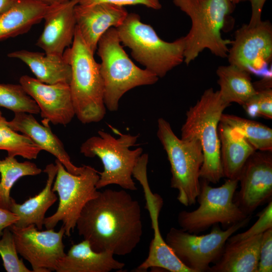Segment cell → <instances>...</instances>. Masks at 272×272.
Returning <instances> with one entry per match:
<instances>
[{
	"instance_id": "1",
	"label": "cell",
	"mask_w": 272,
	"mask_h": 272,
	"mask_svg": "<svg viewBox=\"0 0 272 272\" xmlns=\"http://www.w3.org/2000/svg\"><path fill=\"white\" fill-rule=\"evenodd\" d=\"M142 218L139 202L125 189H106L86 203L76 227L93 250L123 256L141 241Z\"/></svg>"
},
{
	"instance_id": "2",
	"label": "cell",
	"mask_w": 272,
	"mask_h": 272,
	"mask_svg": "<svg viewBox=\"0 0 272 272\" xmlns=\"http://www.w3.org/2000/svg\"><path fill=\"white\" fill-rule=\"evenodd\" d=\"M94 55L76 26L73 43L63 56L71 67L69 85L75 116L83 124L99 122L106 114L100 63Z\"/></svg>"
},
{
	"instance_id": "3",
	"label": "cell",
	"mask_w": 272,
	"mask_h": 272,
	"mask_svg": "<svg viewBox=\"0 0 272 272\" xmlns=\"http://www.w3.org/2000/svg\"><path fill=\"white\" fill-rule=\"evenodd\" d=\"M174 4L191 21L184 37V61L189 64L204 49L217 56L227 57L231 40L224 39L221 31L235 5L231 0H173Z\"/></svg>"
},
{
	"instance_id": "4",
	"label": "cell",
	"mask_w": 272,
	"mask_h": 272,
	"mask_svg": "<svg viewBox=\"0 0 272 272\" xmlns=\"http://www.w3.org/2000/svg\"><path fill=\"white\" fill-rule=\"evenodd\" d=\"M219 91L209 88L186 111L181 129V139L198 140L201 145L203 162L200 178L216 184L224 177L220 157L218 126L224 110L229 106Z\"/></svg>"
},
{
	"instance_id": "5",
	"label": "cell",
	"mask_w": 272,
	"mask_h": 272,
	"mask_svg": "<svg viewBox=\"0 0 272 272\" xmlns=\"http://www.w3.org/2000/svg\"><path fill=\"white\" fill-rule=\"evenodd\" d=\"M97 50L101 60L104 103L110 111L117 110L120 99L130 90L158 81V77L140 68L130 59L121 45L116 28H110L103 34Z\"/></svg>"
},
{
	"instance_id": "6",
	"label": "cell",
	"mask_w": 272,
	"mask_h": 272,
	"mask_svg": "<svg viewBox=\"0 0 272 272\" xmlns=\"http://www.w3.org/2000/svg\"><path fill=\"white\" fill-rule=\"evenodd\" d=\"M116 30L121 43L131 50L132 57L158 78L184 61V37L171 42L164 41L137 14H128Z\"/></svg>"
},
{
	"instance_id": "7",
	"label": "cell",
	"mask_w": 272,
	"mask_h": 272,
	"mask_svg": "<svg viewBox=\"0 0 272 272\" xmlns=\"http://www.w3.org/2000/svg\"><path fill=\"white\" fill-rule=\"evenodd\" d=\"M138 137L139 135L120 134L115 138L100 130L98 135L88 138L82 144L81 154L88 158L98 157L102 163L103 171L99 172L97 189L116 184L125 190H137L132 178V171L143 150L130 148L135 145Z\"/></svg>"
},
{
	"instance_id": "8",
	"label": "cell",
	"mask_w": 272,
	"mask_h": 272,
	"mask_svg": "<svg viewBox=\"0 0 272 272\" xmlns=\"http://www.w3.org/2000/svg\"><path fill=\"white\" fill-rule=\"evenodd\" d=\"M157 135L170 164L171 187L178 190L177 200L185 207L194 205L200 192V171L203 162L200 142L179 139L163 118L158 120Z\"/></svg>"
},
{
	"instance_id": "9",
	"label": "cell",
	"mask_w": 272,
	"mask_h": 272,
	"mask_svg": "<svg viewBox=\"0 0 272 272\" xmlns=\"http://www.w3.org/2000/svg\"><path fill=\"white\" fill-rule=\"evenodd\" d=\"M238 183L237 179H227L221 186L213 187L202 179L196 199L198 207L193 211H182L178 215L181 229L197 234L217 224L227 228L250 217L234 200Z\"/></svg>"
},
{
	"instance_id": "10",
	"label": "cell",
	"mask_w": 272,
	"mask_h": 272,
	"mask_svg": "<svg viewBox=\"0 0 272 272\" xmlns=\"http://www.w3.org/2000/svg\"><path fill=\"white\" fill-rule=\"evenodd\" d=\"M55 164L57 170L52 190L57 192L59 203L55 213L45 218L44 225L46 229H53L61 221L64 235L70 237L85 206L98 195L96 186L99 174L89 165H84L81 173L75 175L67 171L58 160Z\"/></svg>"
},
{
	"instance_id": "11",
	"label": "cell",
	"mask_w": 272,
	"mask_h": 272,
	"mask_svg": "<svg viewBox=\"0 0 272 272\" xmlns=\"http://www.w3.org/2000/svg\"><path fill=\"white\" fill-rule=\"evenodd\" d=\"M250 218V216L226 230L221 229L219 224L214 225L210 233L201 235L172 227L167 233L165 241L192 272L208 271L210 264L216 262L221 256L229 238L245 227Z\"/></svg>"
},
{
	"instance_id": "12",
	"label": "cell",
	"mask_w": 272,
	"mask_h": 272,
	"mask_svg": "<svg viewBox=\"0 0 272 272\" xmlns=\"http://www.w3.org/2000/svg\"><path fill=\"white\" fill-rule=\"evenodd\" d=\"M231 44L227 57L230 64L250 74L272 77L267 69L272 58V26L269 21H261L252 26L243 25Z\"/></svg>"
},
{
	"instance_id": "13",
	"label": "cell",
	"mask_w": 272,
	"mask_h": 272,
	"mask_svg": "<svg viewBox=\"0 0 272 272\" xmlns=\"http://www.w3.org/2000/svg\"><path fill=\"white\" fill-rule=\"evenodd\" d=\"M148 163L147 157H141L133 170L132 176L143 187L146 201V208L149 213L154 235L148 257L135 271H147L150 268H158L171 272H192L178 258L161 235L158 218L163 200L159 194L153 193L151 189L147 176Z\"/></svg>"
},
{
	"instance_id": "14",
	"label": "cell",
	"mask_w": 272,
	"mask_h": 272,
	"mask_svg": "<svg viewBox=\"0 0 272 272\" xmlns=\"http://www.w3.org/2000/svg\"><path fill=\"white\" fill-rule=\"evenodd\" d=\"M18 253L31 265L33 272L55 270L57 261L65 256L62 238L65 230H38L34 224L20 227L11 225Z\"/></svg>"
},
{
	"instance_id": "15",
	"label": "cell",
	"mask_w": 272,
	"mask_h": 272,
	"mask_svg": "<svg viewBox=\"0 0 272 272\" xmlns=\"http://www.w3.org/2000/svg\"><path fill=\"white\" fill-rule=\"evenodd\" d=\"M272 151L256 150L247 159L239 178L234 200L247 215L271 198Z\"/></svg>"
},
{
	"instance_id": "16",
	"label": "cell",
	"mask_w": 272,
	"mask_h": 272,
	"mask_svg": "<svg viewBox=\"0 0 272 272\" xmlns=\"http://www.w3.org/2000/svg\"><path fill=\"white\" fill-rule=\"evenodd\" d=\"M19 83L37 104L43 123L66 125L75 116L69 84H45L28 75Z\"/></svg>"
},
{
	"instance_id": "17",
	"label": "cell",
	"mask_w": 272,
	"mask_h": 272,
	"mask_svg": "<svg viewBox=\"0 0 272 272\" xmlns=\"http://www.w3.org/2000/svg\"><path fill=\"white\" fill-rule=\"evenodd\" d=\"M80 0L50 6L45 14L44 27L36 45L47 54L62 56L72 45L76 28L75 6Z\"/></svg>"
},
{
	"instance_id": "18",
	"label": "cell",
	"mask_w": 272,
	"mask_h": 272,
	"mask_svg": "<svg viewBox=\"0 0 272 272\" xmlns=\"http://www.w3.org/2000/svg\"><path fill=\"white\" fill-rule=\"evenodd\" d=\"M128 14L124 7L108 3L87 6L78 4L75 8L77 27L94 53L103 34L110 28L121 25Z\"/></svg>"
},
{
	"instance_id": "19",
	"label": "cell",
	"mask_w": 272,
	"mask_h": 272,
	"mask_svg": "<svg viewBox=\"0 0 272 272\" xmlns=\"http://www.w3.org/2000/svg\"><path fill=\"white\" fill-rule=\"evenodd\" d=\"M7 124L14 130L29 138L41 150L54 156L70 173L78 175L83 170L84 165L77 167L72 163L63 143L52 132L48 123H40L32 114L15 112L14 118L7 121Z\"/></svg>"
},
{
	"instance_id": "20",
	"label": "cell",
	"mask_w": 272,
	"mask_h": 272,
	"mask_svg": "<svg viewBox=\"0 0 272 272\" xmlns=\"http://www.w3.org/2000/svg\"><path fill=\"white\" fill-rule=\"evenodd\" d=\"M108 251L96 252L89 242L84 239L74 244L67 254L57 261V272H109L120 270L125 264L114 258Z\"/></svg>"
},
{
	"instance_id": "21",
	"label": "cell",
	"mask_w": 272,
	"mask_h": 272,
	"mask_svg": "<svg viewBox=\"0 0 272 272\" xmlns=\"http://www.w3.org/2000/svg\"><path fill=\"white\" fill-rule=\"evenodd\" d=\"M50 7L35 0H12L0 15V41L27 32L43 19Z\"/></svg>"
},
{
	"instance_id": "22",
	"label": "cell",
	"mask_w": 272,
	"mask_h": 272,
	"mask_svg": "<svg viewBox=\"0 0 272 272\" xmlns=\"http://www.w3.org/2000/svg\"><path fill=\"white\" fill-rule=\"evenodd\" d=\"M262 234L233 242L227 241L209 272H257Z\"/></svg>"
},
{
	"instance_id": "23",
	"label": "cell",
	"mask_w": 272,
	"mask_h": 272,
	"mask_svg": "<svg viewBox=\"0 0 272 272\" xmlns=\"http://www.w3.org/2000/svg\"><path fill=\"white\" fill-rule=\"evenodd\" d=\"M218 133L224 177L237 179L249 157L256 150L237 129L220 122Z\"/></svg>"
},
{
	"instance_id": "24",
	"label": "cell",
	"mask_w": 272,
	"mask_h": 272,
	"mask_svg": "<svg viewBox=\"0 0 272 272\" xmlns=\"http://www.w3.org/2000/svg\"><path fill=\"white\" fill-rule=\"evenodd\" d=\"M57 170L55 164L51 163L46 166L43 170L47 176L46 184L38 194L30 197L22 204L17 203L12 198L9 210L19 218L14 224L15 226L23 227L34 224L38 230L42 229L46 212L57 199L52 190Z\"/></svg>"
},
{
	"instance_id": "25",
	"label": "cell",
	"mask_w": 272,
	"mask_h": 272,
	"mask_svg": "<svg viewBox=\"0 0 272 272\" xmlns=\"http://www.w3.org/2000/svg\"><path fill=\"white\" fill-rule=\"evenodd\" d=\"M8 56L25 63L41 82L47 84L70 83L71 67L63 55L22 49L11 52Z\"/></svg>"
},
{
	"instance_id": "26",
	"label": "cell",
	"mask_w": 272,
	"mask_h": 272,
	"mask_svg": "<svg viewBox=\"0 0 272 272\" xmlns=\"http://www.w3.org/2000/svg\"><path fill=\"white\" fill-rule=\"evenodd\" d=\"M216 73L220 95L229 105L236 103L243 106L256 93L247 72L229 64L219 66Z\"/></svg>"
},
{
	"instance_id": "27",
	"label": "cell",
	"mask_w": 272,
	"mask_h": 272,
	"mask_svg": "<svg viewBox=\"0 0 272 272\" xmlns=\"http://www.w3.org/2000/svg\"><path fill=\"white\" fill-rule=\"evenodd\" d=\"M42 170L31 162H19L15 157L0 159V208L9 210L12 197L11 190L21 178L40 174Z\"/></svg>"
},
{
	"instance_id": "28",
	"label": "cell",
	"mask_w": 272,
	"mask_h": 272,
	"mask_svg": "<svg viewBox=\"0 0 272 272\" xmlns=\"http://www.w3.org/2000/svg\"><path fill=\"white\" fill-rule=\"evenodd\" d=\"M220 122L239 130L256 150L272 151V129L259 122L238 116L224 114Z\"/></svg>"
},
{
	"instance_id": "29",
	"label": "cell",
	"mask_w": 272,
	"mask_h": 272,
	"mask_svg": "<svg viewBox=\"0 0 272 272\" xmlns=\"http://www.w3.org/2000/svg\"><path fill=\"white\" fill-rule=\"evenodd\" d=\"M0 150L6 151L8 156L28 160L36 159L42 151L29 138L11 128L4 117L0 120Z\"/></svg>"
},
{
	"instance_id": "30",
	"label": "cell",
	"mask_w": 272,
	"mask_h": 272,
	"mask_svg": "<svg viewBox=\"0 0 272 272\" xmlns=\"http://www.w3.org/2000/svg\"><path fill=\"white\" fill-rule=\"evenodd\" d=\"M0 107L14 113L25 112L32 114L40 113L35 101L19 84L0 83Z\"/></svg>"
},
{
	"instance_id": "31",
	"label": "cell",
	"mask_w": 272,
	"mask_h": 272,
	"mask_svg": "<svg viewBox=\"0 0 272 272\" xmlns=\"http://www.w3.org/2000/svg\"><path fill=\"white\" fill-rule=\"evenodd\" d=\"M256 93L242 106L252 118L272 119V77L253 83Z\"/></svg>"
},
{
	"instance_id": "32",
	"label": "cell",
	"mask_w": 272,
	"mask_h": 272,
	"mask_svg": "<svg viewBox=\"0 0 272 272\" xmlns=\"http://www.w3.org/2000/svg\"><path fill=\"white\" fill-rule=\"evenodd\" d=\"M0 240V255L3 266L7 272H31L18 255L14 236L11 231L7 228L3 231Z\"/></svg>"
},
{
	"instance_id": "33",
	"label": "cell",
	"mask_w": 272,
	"mask_h": 272,
	"mask_svg": "<svg viewBox=\"0 0 272 272\" xmlns=\"http://www.w3.org/2000/svg\"><path fill=\"white\" fill-rule=\"evenodd\" d=\"M257 216L256 222L247 231L231 236L228 242H233L263 233L267 230L272 228V201H269L267 206Z\"/></svg>"
},
{
	"instance_id": "34",
	"label": "cell",
	"mask_w": 272,
	"mask_h": 272,
	"mask_svg": "<svg viewBox=\"0 0 272 272\" xmlns=\"http://www.w3.org/2000/svg\"><path fill=\"white\" fill-rule=\"evenodd\" d=\"M272 271V228L262 234L257 272Z\"/></svg>"
},
{
	"instance_id": "35",
	"label": "cell",
	"mask_w": 272,
	"mask_h": 272,
	"mask_svg": "<svg viewBox=\"0 0 272 272\" xmlns=\"http://www.w3.org/2000/svg\"><path fill=\"white\" fill-rule=\"evenodd\" d=\"M99 3H108L121 7L141 5L154 10H159L162 8L159 0H80L79 4L87 6Z\"/></svg>"
},
{
	"instance_id": "36",
	"label": "cell",
	"mask_w": 272,
	"mask_h": 272,
	"mask_svg": "<svg viewBox=\"0 0 272 272\" xmlns=\"http://www.w3.org/2000/svg\"><path fill=\"white\" fill-rule=\"evenodd\" d=\"M244 1H249L251 6V15L248 25L252 26L260 23L263 8L267 0H241Z\"/></svg>"
},
{
	"instance_id": "37",
	"label": "cell",
	"mask_w": 272,
	"mask_h": 272,
	"mask_svg": "<svg viewBox=\"0 0 272 272\" xmlns=\"http://www.w3.org/2000/svg\"><path fill=\"white\" fill-rule=\"evenodd\" d=\"M19 220L18 216L10 210L0 208V236L5 229L15 224Z\"/></svg>"
},
{
	"instance_id": "38",
	"label": "cell",
	"mask_w": 272,
	"mask_h": 272,
	"mask_svg": "<svg viewBox=\"0 0 272 272\" xmlns=\"http://www.w3.org/2000/svg\"><path fill=\"white\" fill-rule=\"evenodd\" d=\"M44 4L52 6L60 4L70 0H35Z\"/></svg>"
},
{
	"instance_id": "39",
	"label": "cell",
	"mask_w": 272,
	"mask_h": 272,
	"mask_svg": "<svg viewBox=\"0 0 272 272\" xmlns=\"http://www.w3.org/2000/svg\"><path fill=\"white\" fill-rule=\"evenodd\" d=\"M12 0H0V15L8 7Z\"/></svg>"
},
{
	"instance_id": "40",
	"label": "cell",
	"mask_w": 272,
	"mask_h": 272,
	"mask_svg": "<svg viewBox=\"0 0 272 272\" xmlns=\"http://www.w3.org/2000/svg\"><path fill=\"white\" fill-rule=\"evenodd\" d=\"M233 3L235 5L238 4L240 2H241V0H231Z\"/></svg>"
},
{
	"instance_id": "41",
	"label": "cell",
	"mask_w": 272,
	"mask_h": 272,
	"mask_svg": "<svg viewBox=\"0 0 272 272\" xmlns=\"http://www.w3.org/2000/svg\"><path fill=\"white\" fill-rule=\"evenodd\" d=\"M3 117H3V115H2V112H1V110H0V120H1V119H2Z\"/></svg>"
}]
</instances>
